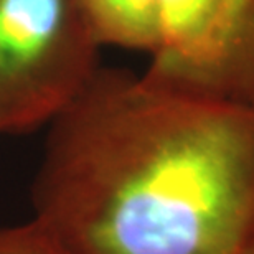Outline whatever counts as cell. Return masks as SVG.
Wrapping results in <instances>:
<instances>
[{
  "mask_svg": "<svg viewBox=\"0 0 254 254\" xmlns=\"http://www.w3.org/2000/svg\"><path fill=\"white\" fill-rule=\"evenodd\" d=\"M32 206L73 254H254V108L99 66L48 124Z\"/></svg>",
  "mask_w": 254,
  "mask_h": 254,
  "instance_id": "1",
  "label": "cell"
},
{
  "mask_svg": "<svg viewBox=\"0 0 254 254\" xmlns=\"http://www.w3.org/2000/svg\"><path fill=\"white\" fill-rule=\"evenodd\" d=\"M78 0H0V134L48 126L99 69Z\"/></svg>",
  "mask_w": 254,
  "mask_h": 254,
  "instance_id": "2",
  "label": "cell"
},
{
  "mask_svg": "<svg viewBox=\"0 0 254 254\" xmlns=\"http://www.w3.org/2000/svg\"><path fill=\"white\" fill-rule=\"evenodd\" d=\"M159 47L149 69L196 84L210 62L221 0H157Z\"/></svg>",
  "mask_w": 254,
  "mask_h": 254,
  "instance_id": "3",
  "label": "cell"
},
{
  "mask_svg": "<svg viewBox=\"0 0 254 254\" xmlns=\"http://www.w3.org/2000/svg\"><path fill=\"white\" fill-rule=\"evenodd\" d=\"M195 86L254 108V0H221L215 47Z\"/></svg>",
  "mask_w": 254,
  "mask_h": 254,
  "instance_id": "4",
  "label": "cell"
},
{
  "mask_svg": "<svg viewBox=\"0 0 254 254\" xmlns=\"http://www.w3.org/2000/svg\"><path fill=\"white\" fill-rule=\"evenodd\" d=\"M99 47L155 53L159 47L157 0H78Z\"/></svg>",
  "mask_w": 254,
  "mask_h": 254,
  "instance_id": "5",
  "label": "cell"
},
{
  "mask_svg": "<svg viewBox=\"0 0 254 254\" xmlns=\"http://www.w3.org/2000/svg\"><path fill=\"white\" fill-rule=\"evenodd\" d=\"M0 254H73L63 241L35 216L0 225Z\"/></svg>",
  "mask_w": 254,
  "mask_h": 254,
  "instance_id": "6",
  "label": "cell"
}]
</instances>
